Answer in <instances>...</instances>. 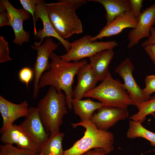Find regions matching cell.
Returning a JSON list of instances; mask_svg holds the SVG:
<instances>
[{
  "label": "cell",
  "instance_id": "1",
  "mask_svg": "<svg viewBox=\"0 0 155 155\" xmlns=\"http://www.w3.org/2000/svg\"><path fill=\"white\" fill-rule=\"evenodd\" d=\"M50 57L51 61L49 64V69L44 72L41 77L39 88L50 86L55 88L58 92L63 91L65 95L67 107L71 110L72 108V85L74 78L79 69L87 63V61L82 60L72 63L66 62L53 53Z\"/></svg>",
  "mask_w": 155,
  "mask_h": 155
},
{
  "label": "cell",
  "instance_id": "2",
  "mask_svg": "<svg viewBox=\"0 0 155 155\" xmlns=\"http://www.w3.org/2000/svg\"><path fill=\"white\" fill-rule=\"evenodd\" d=\"M87 1L86 0H60L46 3L49 17L58 34L65 39L83 32L82 22L76 12Z\"/></svg>",
  "mask_w": 155,
  "mask_h": 155
},
{
  "label": "cell",
  "instance_id": "3",
  "mask_svg": "<svg viewBox=\"0 0 155 155\" xmlns=\"http://www.w3.org/2000/svg\"><path fill=\"white\" fill-rule=\"evenodd\" d=\"M65 93L50 86L39 102V115L46 131L51 135L59 132L63 119L68 111Z\"/></svg>",
  "mask_w": 155,
  "mask_h": 155
},
{
  "label": "cell",
  "instance_id": "4",
  "mask_svg": "<svg viewBox=\"0 0 155 155\" xmlns=\"http://www.w3.org/2000/svg\"><path fill=\"white\" fill-rule=\"evenodd\" d=\"M74 128L79 126L86 129L84 134L70 148L64 151V155H82L92 149L104 148L108 154L114 149L113 134L108 131L98 129L90 120L72 123Z\"/></svg>",
  "mask_w": 155,
  "mask_h": 155
},
{
  "label": "cell",
  "instance_id": "5",
  "mask_svg": "<svg viewBox=\"0 0 155 155\" xmlns=\"http://www.w3.org/2000/svg\"><path fill=\"white\" fill-rule=\"evenodd\" d=\"M84 97L97 99L103 106L127 108L129 106L133 105L124 84L113 79L110 72L100 84L86 93Z\"/></svg>",
  "mask_w": 155,
  "mask_h": 155
},
{
  "label": "cell",
  "instance_id": "6",
  "mask_svg": "<svg viewBox=\"0 0 155 155\" xmlns=\"http://www.w3.org/2000/svg\"><path fill=\"white\" fill-rule=\"evenodd\" d=\"M92 37L91 35H86L71 43L69 50L60 57L67 62L78 61L84 58H89L100 51L113 49L118 45L115 40L92 41Z\"/></svg>",
  "mask_w": 155,
  "mask_h": 155
},
{
  "label": "cell",
  "instance_id": "7",
  "mask_svg": "<svg viewBox=\"0 0 155 155\" xmlns=\"http://www.w3.org/2000/svg\"><path fill=\"white\" fill-rule=\"evenodd\" d=\"M59 46V44L54 42L50 37L46 38L42 44L37 46H31L32 49L37 51L36 62L32 69L34 78L33 94L34 100L36 98L39 94L38 84L41 77L45 71L49 69V58Z\"/></svg>",
  "mask_w": 155,
  "mask_h": 155
},
{
  "label": "cell",
  "instance_id": "8",
  "mask_svg": "<svg viewBox=\"0 0 155 155\" xmlns=\"http://www.w3.org/2000/svg\"><path fill=\"white\" fill-rule=\"evenodd\" d=\"M134 66L129 58H126L116 67L115 72L123 79L124 85L132 101L138 110L144 102L150 98L147 96L134 79Z\"/></svg>",
  "mask_w": 155,
  "mask_h": 155
},
{
  "label": "cell",
  "instance_id": "9",
  "mask_svg": "<svg viewBox=\"0 0 155 155\" xmlns=\"http://www.w3.org/2000/svg\"><path fill=\"white\" fill-rule=\"evenodd\" d=\"M18 126L40 152L41 146L49 138V133L45 130L41 121L37 107H29L28 115Z\"/></svg>",
  "mask_w": 155,
  "mask_h": 155
},
{
  "label": "cell",
  "instance_id": "10",
  "mask_svg": "<svg viewBox=\"0 0 155 155\" xmlns=\"http://www.w3.org/2000/svg\"><path fill=\"white\" fill-rule=\"evenodd\" d=\"M0 2L5 5L7 12L10 26L13 30L15 38L13 42L21 46L23 44L29 41L30 32L24 30L23 23L28 20L30 14L24 9H17L13 7L8 0H1Z\"/></svg>",
  "mask_w": 155,
  "mask_h": 155
},
{
  "label": "cell",
  "instance_id": "11",
  "mask_svg": "<svg viewBox=\"0 0 155 155\" xmlns=\"http://www.w3.org/2000/svg\"><path fill=\"white\" fill-rule=\"evenodd\" d=\"M137 19L136 27L128 34L127 48L129 49L137 45L142 39L150 37V30L155 24V3L143 10Z\"/></svg>",
  "mask_w": 155,
  "mask_h": 155
},
{
  "label": "cell",
  "instance_id": "12",
  "mask_svg": "<svg viewBox=\"0 0 155 155\" xmlns=\"http://www.w3.org/2000/svg\"><path fill=\"white\" fill-rule=\"evenodd\" d=\"M129 117L127 108L102 106L93 114L90 120L98 129L107 131L118 121Z\"/></svg>",
  "mask_w": 155,
  "mask_h": 155
},
{
  "label": "cell",
  "instance_id": "13",
  "mask_svg": "<svg viewBox=\"0 0 155 155\" xmlns=\"http://www.w3.org/2000/svg\"><path fill=\"white\" fill-rule=\"evenodd\" d=\"M46 1L43 0L38 3L36 6L35 13V18L36 21L40 18L42 20L43 28L37 31L36 37L40 40L39 42H35L34 45H41L44 38L53 37L57 38L60 41L64 47L66 52L70 48V42L68 40L63 39L57 33L53 28L49 19L46 6Z\"/></svg>",
  "mask_w": 155,
  "mask_h": 155
},
{
  "label": "cell",
  "instance_id": "14",
  "mask_svg": "<svg viewBox=\"0 0 155 155\" xmlns=\"http://www.w3.org/2000/svg\"><path fill=\"white\" fill-rule=\"evenodd\" d=\"M29 112L28 103L27 101L25 100L19 104H16L0 95V112L3 119L1 133L11 127L18 119L26 117Z\"/></svg>",
  "mask_w": 155,
  "mask_h": 155
},
{
  "label": "cell",
  "instance_id": "15",
  "mask_svg": "<svg viewBox=\"0 0 155 155\" xmlns=\"http://www.w3.org/2000/svg\"><path fill=\"white\" fill-rule=\"evenodd\" d=\"M137 21V18H135L131 12H124L117 17L108 24L105 25L97 35L92 37L91 40L95 41L105 37L117 35L126 28H134Z\"/></svg>",
  "mask_w": 155,
  "mask_h": 155
},
{
  "label": "cell",
  "instance_id": "16",
  "mask_svg": "<svg viewBox=\"0 0 155 155\" xmlns=\"http://www.w3.org/2000/svg\"><path fill=\"white\" fill-rule=\"evenodd\" d=\"M1 133L0 140L4 144H15L20 148L32 150L37 154L40 152L39 148L18 125L13 124Z\"/></svg>",
  "mask_w": 155,
  "mask_h": 155
},
{
  "label": "cell",
  "instance_id": "17",
  "mask_svg": "<svg viewBox=\"0 0 155 155\" xmlns=\"http://www.w3.org/2000/svg\"><path fill=\"white\" fill-rule=\"evenodd\" d=\"M76 75L78 83L73 90V98L81 100L86 93L96 87L98 81L92 73L89 63H88L79 69Z\"/></svg>",
  "mask_w": 155,
  "mask_h": 155
},
{
  "label": "cell",
  "instance_id": "18",
  "mask_svg": "<svg viewBox=\"0 0 155 155\" xmlns=\"http://www.w3.org/2000/svg\"><path fill=\"white\" fill-rule=\"evenodd\" d=\"M114 55L113 49L100 51L89 57L91 71L98 81H103L109 72L108 67Z\"/></svg>",
  "mask_w": 155,
  "mask_h": 155
},
{
  "label": "cell",
  "instance_id": "19",
  "mask_svg": "<svg viewBox=\"0 0 155 155\" xmlns=\"http://www.w3.org/2000/svg\"><path fill=\"white\" fill-rule=\"evenodd\" d=\"M99 3L104 7L107 25L117 17L126 12H131L129 0H88Z\"/></svg>",
  "mask_w": 155,
  "mask_h": 155
},
{
  "label": "cell",
  "instance_id": "20",
  "mask_svg": "<svg viewBox=\"0 0 155 155\" xmlns=\"http://www.w3.org/2000/svg\"><path fill=\"white\" fill-rule=\"evenodd\" d=\"M72 104L75 113L80 117L81 121L90 120L94 111L103 106L101 102L94 101L90 98L84 100L73 98Z\"/></svg>",
  "mask_w": 155,
  "mask_h": 155
},
{
  "label": "cell",
  "instance_id": "21",
  "mask_svg": "<svg viewBox=\"0 0 155 155\" xmlns=\"http://www.w3.org/2000/svg\"><path fill=\"white\" fill-rule=\"evenodd\" d=\"M64 135L60 132L51 135L41 146L40 152L46 155H64L62 143Z\"/></svg>",
  "mask_w": 155,
  "mask_h": 155
},
{
  "label": "cell",
  "instance_id": "22",
  "mask_svg": "<svg viewBox=\"0 0 155 155\" xmlns=\"http://www.w3.org/2000/svg\"><path fill=\"white\" fill-rule=\"evenodd\" d=\"M139 121L130 120L126 137L129 139L142 137L148 140L151 145L155 147V133L147 130Z\"/></svg>",
  "mask_w": 155,
  "mask_h": 155
},
{
  "label": "cell",
  "instance_id": "23",
  "mask_svg": "<svg viewBox=\"0 0 155 155\" xmlns=\"http://www.w3.org/2000/svg\"><path fill=\"white\" fill-rule=\"evenodd\" d=\"M138 112L132 115L129 119L142 123L145 120L147 116L155 112V95L141 105Z\"/></svg>",
  "mask_w": 155,
  "mask_h": 155
},
{
  "label": "cell",
  "instance_id": "24",
  "mask_svg": "<svg viewBox=\"0 0 155 155\" xmlns=\"http://www.w3.org/2000/svg\"><path fill=\"white\" fill-rule=\"evenodd\" d=\"M37 154L32 151L17 148L11 144H5L0 146V155H37Z\"/></svg>",
  "mask_w": 155,
  "mask_h": 155
},
{
  "label": "cell",
  "instance_id": "25",
  "mask_svg": "<svg viewBox=\"0 0 155 155\" xmlns=\"http://www.w3.org/2000/svg\"><path fill=\"white\" fill-rule=\"evenodd\" d=\"M41 0H20V2L23 9L29 12L32 17L35 38L36 39L37 33L36 21L35 18V13L36 5Z\"/></svg>",
  "mask_w": 155,
  "mask_h": 155
},
{
  "label": "cell",
  "instance_id": "26",
  "mask_svg": "<svg viewBox=\"0 0 155 155\" xmlns=\"http://www.w3.org/2000/svg\"><path fill=\"white\" fill-rule=\"evenodd\" d=\"M9 49L8 43L3 36L0 37V63H4L12 59L9 56Z\"/></svg>",
  "mask_w": 155,
  "mask_h": 155
},
{
  "label": "cell",
  "instance_id": "27",
  "mask_svg": "<svg viewBox=\"0 0 155 155\" xmlns=\"http://www.w3.org/2000/svg\"><path fill=\"white\" fill-rule=\"evenodd\" d=\"M19 78L20 80L24 83L27 88L28 84L34 76L32 69L28 67H25L21 69L19 73Z\"/></svg>",
  "mask_w": 155,
  "mask_h": 155
},
{
  "label": "cell",
  "instance_id": "28",
  "mask_svg": "<svg viewBox=\"0 0 155 155\" xmlns=\"http://www.w3.org/2000/svg\"><path fill=\"white\" fill-rule=\"evenodd\" d=\"M146 86L143 89L144 94L150 98V95L155 92V75H147L144 80Z\"/></svg>",
  "mask_w": 155,
  "mask_h": 155
},
{
  "label": "cell",
  "instance_id": "29",
  "mask_svg": "<svg viewBox=\"0 0 155 155\" xmlns=\"http://www.w3.org/2000/svg\"><path fill=\"white\" fill-rule=\"evenodd\" d=\"M131 13L136 18H138L141 13L143 6V0H129Z\"/></svg>",
  "mask_w": 155,
  "mask_h": 155
},
{
  "label": "cell",
  "instance_id": "30",
  "mask_svg": "<svg viewBox=\"0 0 155 155\" xmlns=\"http://www.w3.org/2000/svg\"><path fill=\"white\" fill-rule=\"evenodd\" d=\"M150 37L141 44L142 47L144 48L148 45L155 44V28L153 27L150 30Z\"/></svg>",
  "mask_w": 155,
  "mask_h": 155
},
{
  "label": "cell",
  "instance_id": "31",
  "mask_svg": "<svg viewBox=\"0 0 155 155\" xmlns=\"http://www.w3.org/2000/svg\"><path fill=\"white\" fill-rule=\"evenodd\" d=\"M108 153L104 148H98L89 150L82 155H106Z\"/></svg>",
  "mask_w": 155,
  "mask_h": 155
},
{
  "label": "cell",
  "instance_id": "32",
  "mask_svg": "<svg viewBox=\"0 0 155 155\" xmlns=\"http://www.w3.org/2000/svg\"><path fill=\"white\" fill-rule=\"evenodd\" d=\"M144 49L155 65V44L147 46Z\"/></svg>",
  "mask_w": 155,
  "mask_h": 155
},
{
  "label": "cell",
  "instance_id": "33",
  "mask_svg": "<svg viewBox=\"0 0 155 155\" xmlns=\"http://www.w3.org/2000/svg\"><path fill=\"white\" fill-rule=\"evenodd\" d=\"M6 26H10L8 14L7 11L1 13L0 14V27Z\"/></svg>",
  "mask_w": 155,
  "mask_h": 155
},
{
  "label": "cell",
  "instance_id": "34",
  "mask_svg": "<svg viewBox=\"0 0 155 155\" xmlns=\"http://www.w3.org/2000/svg\"><path fill=\"white\" fill-rule=\"evenodd\" d=\"M6 9L4 4L0 2V13L5 12Z\"/></svg>",
  "mask_w": 155,
  "mask_h": 155
},
{
  "label": "cell",
  "instance_id": "35",
  "mask_svg": "<svg viewBox=\"0 0 155 155\" xmlns=\"http://www.w3.org/2000/svg\"><path fill=\"white\" fill-rule=\"evenodd\" d=\"M37 155H46L45 154H44L42 152H40L39 153L37 154Z\"/></svg>",
  "mask_w": 155,
  "mask_h": 155
},
{
  "label": "cell",
  "instance_id": "36",
  "mask_svg": "<svg viewBox=\"0 0 155 155\" xmlns=\"http://www.w3.org/2000/svg\"><path fill=\"white\" fill-rule=\"evenodd\" d=\"M151 115L155 120V112L152 113Z\"/></svg>",
  "mask_w": 155,
  "mask_h": 155
},
{
  "label": "cell",
  "instance_id": "37",
  "mask_svg": "<svg viewBox=\"0 0 155 155\" xmlns=\"http://www.w3.org/2000/svg\"><path fill=\"white\" fill-rule=\"evenodd\" d=\"M154 151H155V148H154Z\"/></svg>",
  "mask_w": 155,
  "mask_h": 155
}]
</instances>
